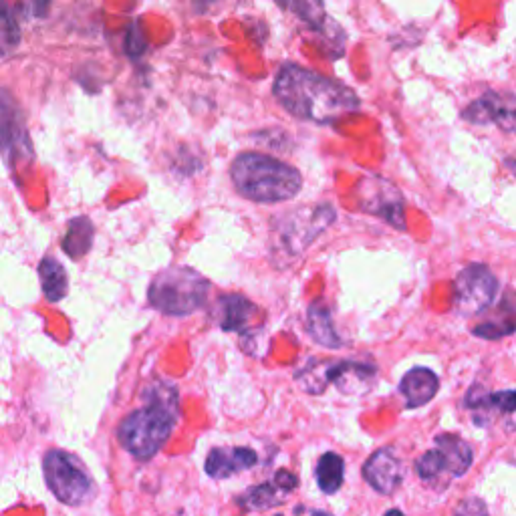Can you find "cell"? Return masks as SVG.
Segmentation results:
<instances>
[{
  "label": "cell",
  "mask_w": 516,
  "mask_h": 516,
  "mask_svg": "<svg viewBox=\"0 0 516 516\" xmlns=\"http://www.w3.org/2000/svg\"><path fill=\"white\" fill-rule=\"evenodd\" d=\"M307 331L323 347L341 349V345H343L341 337L337 335V331L333 327L331 309L323 301L311 303L309 313H307Z\"/></svg>",
  "instance_id": "ac0fdd59"
},
{
  "label": "cell",
  "mask_w": 516,
  "mask_h": 516,
  "mask_svg": "<svg viewBox=\"0 0 516 516\" xmlns=\"http://www.w3.org/2000/svg\"><path fill=\"white\" fill-rule=\"evenodd\" d=\"M363 478L379 494L390 496L402 486V464L392 448H381L363 464Z\"/></svg>",
  "instance_id": "7c38bea8"
},
{
  "label": "cell",
  "mask_w": 516,
  "mask_h": 516,
  "mask_svg": "<svg viewBox=\"0 0 516 516\" xmlns=\"http://www.w3.org/2000/svg\"><path fill=\"white\" fill-rule=\"evenodd\" d=\"M436 448L428 450L416 462L418 476L422 482L432 486H446L444 478H460L472 466V448L454 434L436 436Z\"/></svg>",
  "instance_id": "8992f818"
},
{
  "label": "cell",
  "mask_w": 516,
  "mask_h": 516,
  "mask_svg": "<svg viewBox=\"0 0 516 516\" xmlns=\"http://www.w3.org/2000/svg\"><path fill=\"white\" fill-rule=\"evenodd\" d=\"M357 202L363 212L379 216L398 230H406L404 198L392 182L375 176L365 178L357 188Z\"/></svg>",
  "instance_id": "9c48e42d"
},
{
  "label": "cell",
  "mask_w": 516,
  "mask_h": 516,
  "mask_svg": "<svg viewBox=\"0 0 516 516\" xmlns=\"http://www.w3.org/2000/svg\"><path fill=\"white\" fill-rule=\"evenodd\" d=\"M232 184L240 196L258 204H277L299 194L303 178L297 168L267 154H240L230 168Z\"/></svg>",
  "instance_id": "3957f363"
},
{
  "label": "cell",
  "mask_w": 516,
  "mask_h": 516,
  "mask_svg": "<svg viewBox=\"0 0 516 516\" xmlns=\"http://www.w3.org/2000/svg\"><path fill=\"white\" fill-rule=\"evenodd\" d=\"M275 516H283V514H275Z\"/></svg>",
  "instance_id": "1f68e13d"
},
{
  "label": "cell",
  "mask_w": 516,
  "mask_h": 516,
  "mask_svg": "<svg viewBox=\"0 0 516 516\" xmlns=\"http://www.w3.org/2000/svg\"><path fill=\"white\" fill-rule=\"evenodd\" d=\"M297 486H299V478L293 472L279 470L273 482H263L248 488L236 502L246 510H267L283 504Z\"/></svg>",
  "instance_id": "4fadbf2b"
},
{
  "label": "cell",
  "mask_w": 516,
  "mask_h": 516,
  "mask_svg": "<svg viewBox=\"0 0 516 516\" xmlns=\"http://www.w3.org/2000/svg\"><path fill=\"white\" fill-rule=\"evenodd\" d=\"M311 516H333V514H329V512H323V510H315Z\"/></svg>",
  "instance_id": "f546056e"
},
{
  "label": "cell",
  "mask_w": 516,
  "mask_h": 516,
  "mask_svg": "<svg viewBox=\"0 0 516 516\" xmlns=\"http://www.w3.org/2000/svg\"><path fill=\"white\" fill-rule=\"evenodd\" d=\"M454 516H488V508L480 498H466L454 508Z\"/></svg>",
  "instance_id": "484cf974"
},
{
  "label": "cell",
  "mask_w": 516,
  "mask_h": 516,
  "mask_svg": "<svg viewBox=\"0 0 516 516\" xmlns=\"http://www.w3.org/2000/svg\"><path fill=\"white\" fill-rule=\"evenodd\" d=\"M47 486L67 506H81L93 496L95 484L85 464L65 450H49L43 458Z\"/></svg>",
  "instance_id": "5b68a950"
},
{
  "label": "cell",
  "mask_w": 516,
  "mask_h": 516,
  "mask_svg": "<svg viewBox=\"0 0 516 516\" xmlns=\"http://www.w3.org/2000/svg\"><path fill=\"white\" fill-rule=\"evenodd\" d=\"M472 333L480 339H488V341H494V339H502L506 335H512L516 333V307H514V301L508 299V293L504 295V301L502 305L498 307L496 315L490 319V321H484L480 325H476L472 329Z\"/></svg>",
  "instance_id": "d6986e66"
},
{
  "label": "cell",
  "mask_w": 516,
  "mask_h": 516,
  "mask_svg": "<svg viewBox=\"0 0 516 516\" xmlns=\"http://www.w3.org/2000/svg\"><path fill=\"white\" fill-rule=\"evenodd\" d=\"M462 119L474 125L492 123L502 132L516 134V95L488 91L462 111Z\"/></svg>",
  "instance_id": "8fae6325"
},
{
  "label": "cell",
  "mask_w": 516,
  "mask_h": 516,
  "mask_svg": "<svg viewBox=\"0 0 516 516\" xmlns=\"http://www.w3.org/2000/svg\"><path fill=\"white\" fill-rule=\"evenodd\" d=\"M0 152L11 168L33 158L25 119L7 91H0Z\"/></svg>",
  "instance_id": "30bf717a"
},
{
  "label": "cell",
  "mask_w": 516,
  "mask_h": 516,
  "mask_svg": "<svg viewBox=\"0 0 516 516\" xmlns=\"http://www.w3.org/2000/svg\"><path fill=\"white\" fill-rule=\"evenodd\" d=\"M512 166H514V170H516V162H512Z\"/></svg>",
  "instance_id": "4dcf8cb0"
},
{
  "label": "cell",
  "mask_w": 516,
  "mask_h": 516,
  "mask_svg": "<svg viewBox=\"0 0 516 516\" xmlns=\"http://www.w3.org/2000/svg\"><path fill=\"white\" fill-rule=\"evenodd\" d=\"M39 277H41L43 295L51 303H57V301H61L67 295V291H69L67 271L57 261V258H53V256H45L43 258L41 265H39Z\"/></svg>",
  "instance_id": "ffe728a7"
},
{
  "label": "cell",
  "mask_w": 516,
  "mask_h": 516,
  "mask_svg": "<svg viewBox=\"0 0 516 516\" xmlns=\"http://www.w3.org/2000/svg\"><path fill=\"white\" fill-rule=\"evenodd\" d=\"M27 5H29V7H27V13L41 19V17L47 15V11H49V7H51V0H29Z\"/></svg>",
  "instance_id": "4316f807"
},
{
  "label": "cell",
  "mask_w": 516,
  "mask_h": 516,
  "mask_svg": "<svg viewBox=\"0 0 516 516\" xmlns=\"http://www.w3.org/2000/svg\"><path fill=\"white\" fill-rule=\"evenodd\" d=\"M440 390V381L436 377V373L428 367H414L412 371H408L400 383V392L406 400V406L410 410L422 408L428 402H432L436 398Z\"/></svg>",
  "instance_id": "e0dca14e"
},
{
  "label": "cell",
  "mask_w": 516,
  "mask_h": 516,
  "mask_svg": "<svg viewBox=\"0 0 516 516\" xmlns=\"http://www.w3.org/2000/svg\"><path fill=\"white\" fill-rule=\"evenodd\" d=\"M277 5L311 27H321L325 21L323 0H277Z\"/></svg>",
  "instance_id": "cb8c5ba5"
},
{
  "label": "cell",
  "mask_w": 516,
  "mask_h": 516,
  "mask_svg": "<svg viewBox=\"0 0 516 516\" xmlns=\"http://www.w3.org/2000/svg\"><path fill=\"white\" fill-rule=\"evenodd\" d=\"M93 224L89 218L85 216H77L69 222L67 226V234L61 240L63 250L71 256V258H81L89 252L91 244H93Z\"/></svg>",
  "instance_id": "44dd1931"
},
{
  "label": "cell",
  "mask_w": 516,
  "mask_h": 516,
  "mask_svg": "<svg viewBox=\"0 0 516 516\" xmlns=\"http://www.w3.org/2000/svg\"><path fill=\"white\" fill-rule=\"evenodd\" d=\"M256 462H258V456L254 450L244 446H236V448L224 446V448L210 450L204 468L210 478L224 480L244 470H250L252 466H256Z\"/></svg>",
  "instance_id": "2e32d148"
},
{
  "label": "cell",
  "mask_w": 516,
  "mask_h": 516,
  "mask_svg": "<svg viewBox=\"0 0 516 516\" xmlns=\"http://www.w3.org/2000/svg\"><path fill=\"white\" fill-rule=\"evenodd\" d=\"M142 400L144 404L119 424L117 440L138 460H150L164 448L178 424L180 398L172 383L154 381Z\"/></svg>",
  "instance_id": "7a4b0ae2"
},
{
  "label": "cell",
  "mask_w": 516,
  "mask_h": 516,
  "mask_svg": "<svg viewBox=\"0 0 516 516\" xmlns=\"http://www.w3.org/2000/svg\"><path fill=\"white\" fill-rule=\"evenodd\" d=\"M343 474H345V462L335 452L323 454L315 466L317 484L325 494H335L343 486Z\"/></svg>",
  "instance_id": "7402d4cb"
},
{
  "label": "cell",
  "mask_w": 516,
  "mask_h": 516,
  "mask_svg": "<svg viewBox=\"0 0 516 516\" xmlns=\"http://www.w3.org/2000/svg\"><path fill=\"white\" fill-rule=\"evenodd\" d=\"M194 3H196V7H198V9H202V11H204V9H208L210 5L218 3V0H194Z\"/></svg>",
  "instance_id": "83f0119b"
},
{
  "label": "cell",
  "mask_w": 516,
  "mask_h": 516,
  "mask_svg": "<svg viewBox=\"0 0 516 516\" xmlns=\"http://www.w3.org/2000/svg\"><path fill=\"white\" fill-rule=\"evenodd\" d=\"M210 293V281L190 267H170L156 275L148 299L154 309L172 317H186L202 309Z\"/></svg>",
  "instance_id": "277c9868"
},
{
  "label": "cell",
  "mask_w": 516,
  "mask_h": 516,
  "mask_svg": "<svg viewBox=\"0 0 516 516\" xmlns=\"http://www.w3.org/2000/svg\"><path fill=\"white\" fill-rule=\"evenodd\" d=\"M275 95L289 113L317 123H333L359 109V99L347 85L299 65L279 71Z\"/></svg>",
  "instance_id": "6da1fadb"
},
{
  "label": "cell",
  "mask_w": 516,
  "mask_h": 516,
  "mask_svg": "<svg viewBox=\"0 0 516 516\" xmlns=\"http://www.w3.org/2000/svg\"><path fill=\"white\" fill-rule=\"evenodd\" d=\"M21 45V27L5 0H0V57L11 55Z\"/></svg>",
  "instance_id": "603a6c76"
},
{
  "label": "cell",
  "mask_w": 516,
  "mask_h": 516,
  "mask_svg": "<svg viewBox=\"0 0 516 516\" xmlns=\"http://www.w3.org/2000/svg\"><path fill=\"white\" fill-rule=\"evenodd\" d=\"M146 47H148V41H146L142 29H140V23H134L127 31L125 53L132 57V59H138V57H142L146 53Z\"/></svg>",
  "instance_id": "d4e9b609"
},
{
  "label": "cell",
  "mask_w": 516,
  "mask_h": 516,
  "mask_svg": "<svg viewBox=\"0 0 516 516\" xmlns=\"http://www.w3.org/2000/svg\"><path fill=\"white\" fill-rule=\"evenodd\" d=\"M385 516H404V512H402V510H398V508H392V510L387 512Z\"/></svg>",
  "instance_id": "f1b7e54d"
},
{
  "label": "cell",
  "mask_w": 516,
  "mask_h": 516,
  "mask_svg": "<svg viewBox=\"0 0 516 516\" xmlns=\"http://www.w3.org/2000/svg\"><path fill=\"white\" fill-rule=\"evenodd\" d=\"M466 408L472 410L474 422L478 426L492 424L498 416L516 412V392H484L480 385H474L466 394Z\"/></svg>",
  "instance_id": "5bb4252c"
},
{
  "label": "cell",
  "mask_w": 516,
  "mask_h": 516,
  "mask_svg": "<svg viewBox=\"0 0 516 516\" xmlns=\"http://www.w3.org/2000/svg\"><path fill=\"white\" fill-rule=\"evenodd\" d=\"M498 281L484 265H468L454 283V309L462 317L484 313L496 299Z\"/></svg>",
  "instance_id": "52a82bcc"
},
{
  "label": "cell",
  "mask_w": 516,
  "mask_h": 516,
  "mask_svg": "<svg viewBox=\"0 0 516 516\" xmlns=\"http://www.w3.org/2000/svg\"><path fill=\"white\" fill-rule=\"evenodd\" d=\"M335 220V210L329 204H321L315 208H305L289 214L279 228L281 248L285 254L297 256L307 250L313 240Z\"/></svg>",
  "instance_id": "ba28073f"
},
{
  "label": "cell",
  "mask_w": 516,
  "mask_h": 516,
  "mask_svg": "<svg viewBox=\"0 0 516 516\" xmlns=\"http://www.w3.org/2000/svg\"><path fill=\"white\" fill-rule=\"evenodd\" d=\"M258 313H261V311H258V307L250 299H246L244 295H238V293L222 295L216 303V309H214L216 323L222 331L242 333V335L246 331H250L252 319Z\"/></svg>",
  "instance_id": "9a60e30c"
}]
</instances>
